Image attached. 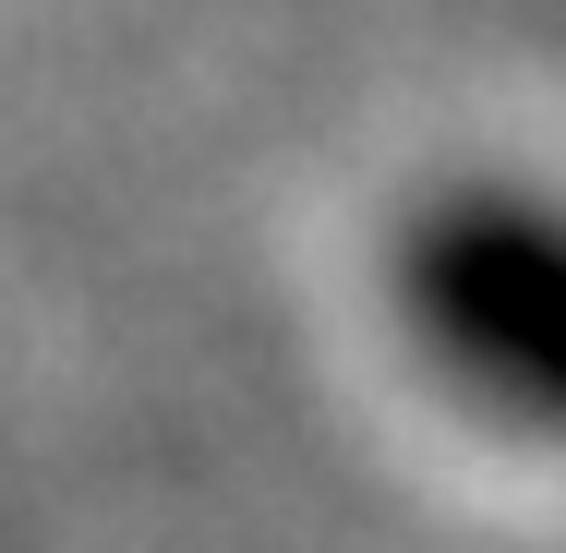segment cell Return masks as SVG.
Masks as SVG:
<instances>
[{"instance_id":"1","label":"cell","mask_w":566,"mask_h":553,"mask_svg":"<svg viewBox=\"0 0 566 553\" xmlns=\"http://www.w3.org/2000/svg\"><path fill=\"white\" fill-rule=\"evenodd\" d=\"M398 313L422 361L494 422L566 434V205L531 181H458L398 241Z\"/></svg>"}]
</instances>
